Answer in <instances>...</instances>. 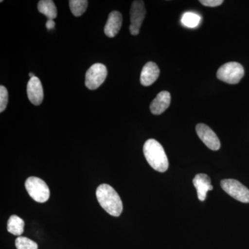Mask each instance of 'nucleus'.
I'll list each match as a JSON object with an SVG mask.
<instances>
[{"label": "nucleus", "mask_w": 249, "mask_h": 249, "mask_svg": "<svg viewBox=\"0 0 249 249\" xmlns=\"http://www.w3.org/2000/svg\"><path fill=\"white\" fill-rule=\"evenodd\" d=\"M196 132L199 139L211 150L216 151L220 148V142L217 134L209 126L204 124H196Z\"/></svg>", "instance_id": "8"}, {"label": "nucleus", "mask_w": 249, "mask_h": 249, "mask_svg": "<svg viewBox=\"0 0 249 249\" xmlns=\"http://www.w3.org/2000/svg\"><path fill=\"white\" fill-rule=\"evenodd\" d=\"M24 220L18 215L14 214L10 217L7 223V230L14 235L20 236L24 232Z\"/></svg>", "instance_id": "15"}, {"label": "nucleus", "mask_w": 249, "mask_h": 249, "mask_svg": "<svg viewBox=\"0 0 249 249\" xmlns=\"http://www.w3.org/2000/svg\"><path fill=\"white\" fill-rule=\"evenodd\" d=\"M193 183L197 192L198 198L201 201L206 199L208 192L213 189V186L211 185V178L206 174L196 175L193 178Z\"/></svg>", "instance_id": "13"}, {"label": "nucleus", "mask_w": 249, "mask_h": 249, "mask_svg": "<svg viewBox=\"0 0 249 249\" xmlns=\"http://www.w3.org/2000/svg\"><path fill=\"white\" fill-rule=\"evenodd\" d=\"M143 154L150 166L160 173H164L169 166L168 157L160 142L148 139L143 145Z\"/></svg>", "instance_id": "2"}, {"label": "nucleus", "mask_w": 249, "mask_h": 249, "mask_svg": "<svg viewBox=\"0 0 249 249\" xmlns=\"http://www.w3.org/2000/svg\"><path fill=\"white\" fill-rule=\"evenodd\" d=\"M25 188L29 196L38 203H45L50 196V191L47 183L38 178L31 177L25 182Z\"/></svg>", "instance_id": "4"}, {"label": "nucleus", "mask_w": 249, "mask_h": 249, "mask_svg": "<svg viewBox=\"0 0 249 249\" xmlns=\"http://www.w3.org/2000/svg\"><path fill=\"white\" fill-rule=\"evenodd\" d=\"M9 101V92L3 85L0 87V112H3L6 109Z\"/></svg>", "instance_id": "19"}, {"label": "nucleus", "mask_w": 249, "mask_h": 249, "mask_svg": "<svg viewBox=\"0 0 249 249\" xmlns=\"http://www.w3.org/2000/svg\"><path fill=\"white\" fill-rule=\"evenodd\" d=\"M55 24L53 19H48L47 23H46V27H47V29H49V30L54 29V28H55Z\"/></svg>", "instance_id": "21"}, {"label": "nucleus", "mask_w": 249, "mask_h": 249, "mask_svg": "<svg viewBox=\"0 0 249 249\" xmlns=\"http://www.w3.org/2000/svg\"><path fill=\"white\" fill-rule=\"evenodd\" d=\"M69 3L72 14L76 17L84 14L88 8V1L87 0H70Z\"/></svg>", "instance_id": "16"}, {"label": "nucleus", "mask_w": 249, "mask_h": 249, "mask_svg": "<svg viewBox=\"0 0 249 249\" xmlns=\"http://www.w3.org/2000/svg\"><path fill=\"white\" fill-rule=\"evenodd\" d=\"M16 247L17 249H37L38 246L34 241L26 237L19 236L16 240Z\"/></svg>", "instance_id": "18"}, {"label": "nucleus", "mask_w": 249, "mask_h": 249, "mask_svg": "<svg viewBox=\"0 0 249 249\" xmlns=\"http://www.w3.org/2000/svg\"><path fill=\"white\" fill-rule=\"evenodd\" d=\"M123 16L120 12L116 11L111 12L104 28L106 35L109 37H115L121 30Z\"/></svg>", "instance_id": "12"}, {"label": "nucleus", "mask_w": 249, "mask_h": 249, "mask_svg": "<svg viewBox=\"0 0 249 249\" xmlns=\"http://www.w3.org/2000/svg\"><path fill=\"white\" fill-rule=\"evenodd\" d=\"M96 197L101 207L108 214L119 217L123 212V203L120 196L112 187L107 184H101L96 192Z\"/></svg>", "instance_id": "1"}, {"label": "nucleus", "mask_w": 249, "mask_h": 249, "mask_svg": "<svg viewBox=\"0 0 249 249\" xmlns=\"http://www.w3.org/2000/svg\"><path fill=\"white\" fill-rule=\"evenodd\" d=\"M27 91L30 102L35 106H40L43 101L44 91L42 83L37 77L30 78L28 82Z\"/></svg>", "instance_id": "9"}, {"label": "nucleus", "mask_w": 249, "mask_h": 249, "mask_svg": "<svg viewBox=\"0 0 249 249\" xmlns=\"http://www.w3.org/2000/svg\"><path fill=\"white\" fill-rule=\"evenodd\" d=\"M107 76L106 66L101 63L93 64L86 72L85 85L89 89H96L104 83Z\"/></svg>", "instance_id": "5"}, {"label": "nucleus", "mask_w": 249, "mask_h": 249, "mask_svg": "<svg viewBox=\"0 0 249 249\" xmlns=\"http://www.w3.org/2000/svg\"><path fill=\"white\" fill-rule=\"evenodd\" d=\"M221 187L227 194L236 200L242 203H249V190L237 180H222Z\"/></svg>", "instance_id": "6"}, {"label": "nucleus", "mask_w": 249, "mask_h": 249, "mask_svg": "<svg viewBox=\"0 0 249 249\" xmlns=\"http://www.w3.org/2000/svg\"><path fill=\"white\" fill-rule=\"evenodd\" d=\"M37 9L40 14L45 15L48 19H53L57 17V9L52 0H41L37 4Z\"/></svg>", "instance_id": "14"}, {"label": "nucleus", "mask_w": 249, "mask_h": 249, "mask_svg": "<svg viewBox=\"0 0 249 249\" xmlns=\"http://www.w3.org/2000/svg\"><path fill=\"white\" fill-rule=\"evenodd\" d=\"M201 20V17L193 13H186L181 18L183 25L190 28L196 27Z\"/></svg>", "instance_id": "17"}, {"label": "nucleus", "mask_w": 249, "mask_h": 249, "mask_svg": "<svg viewBox=\"0 0 249 249\" xmlns=\"http://www.w3.org/2000/svg\"><path fill=\"white\" fill-rule=\"evenodd\" d=\"M160 74V68L155 62H147L141 73V84L145 87L150 86L158 79Z\"/></svg>", "instance_id": "10"}, {"label": "nucleus", "mask_w": 249, "mask_h": 249, "mask_svg": "<svg viewBox=\"0 0 249 249\" xmlns=\"http://www.w3.org/2000/svg\"><path fill=\"white\" fill-rule=\"evenodd\" d=\"M35 75L33 73H29V77H30L31 78H34V77H35Z\"/></svg>", "instance_id": "22"}, {"label": "nucleus", "mask_w": 249, "mask_h": 249, "mask_svg": "<svg viewBox=\"0 0 249 249\" xmlns=\"http://www.w3.org/2000/svg\"><path fill=\"white\" fill-rule=\"evenodd\" d=\"M245 75V70L241 64L236 62H227L217 70L218 79L228 84H237Z\"/></svg>", "instance_id": "3"}, {"label": "nucleus", "mask_w": 249, "mask_h": 249, "mask_svg": "<svg viewBox=\"0 0 249 249\" xmlns=\"http://www.w3.org/2000/svg\"><path fill=\"white\" fill-rule=\"evenodd\" d=\"M170 102L171 95L170 92L167 91H160L150 104V111L155 115H160L169 107Z\"/></svg>", "instance_id": "11"}, {"label": "nucleus", "mask_w": 249, "mask_h": 249, "mask_svg": "<svg viewBox=\"0 0 249 249\" xmlns=\"http://www.w3.org/2000/svg\"><path fill=\"white\" fill-rule=\"evenodd\" d=\"M146 15L144 1L136 0L132 2L130 9V25L129 31L132 36L139 35L142 23Z\"/></svg>", "instance_id": "7"}, {"label": "nucleus", "mask_w": 249, "mask_h": 249, "mask_svg": "<svg viewBox=\"0 0 249 249\" xmlns=\"http://www.w3.org/2000/svg\"><path fill=\"white\" fill-rule=\"evenodd\" d=\"M199 2L204 6L216 7V6L222 5L224 1L223 0H201Z\"/></svg>", "instance_id": "20"}]
</instances>
